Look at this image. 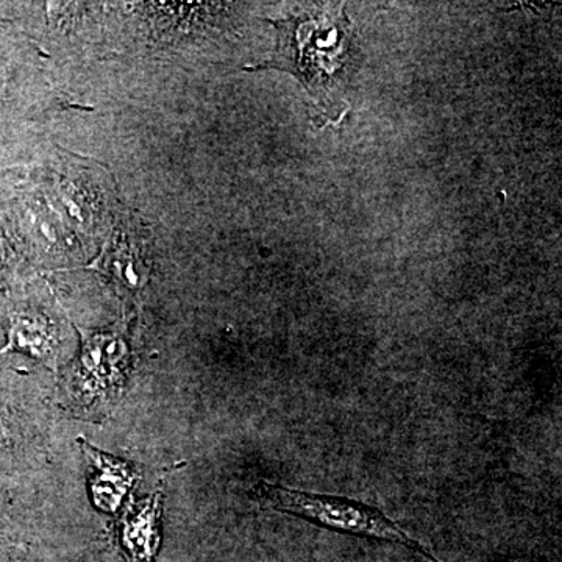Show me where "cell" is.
<instances>
[{
	"label": "cell",
	"instance_id": "277c9868",
	"mask_svg": "<svg viewBox=\"0 0 562 562\" xmlns=\"http://www.w3.org/2000/svg\"><path fill=\"white\" fill-rule=\"evenodd\" d=\"M55 347L57 333L49 319L36 313H16L11 316L3 351H20L46 360L54 355Z\"/></svg>",
	"mask_w": 562,
	"mask_h": 562
},
{
	"label": "cell",
	"instance_id": "9c48e42d",
	"mask_svg": "<svg viewBox=\"0 0 562 562\" xmlns=\"http://www.w3.org/2000/svg\"><path fill=\"white\" fill-rule=\"evenodd\" d=\"M0 265H2V247H0Z\"/></svg>",
	"mask_w": 562,
	"mask_h": 562
},
{
	"label": "cell",
	"instance_id": "6da1fadb",
	"mask_svg": "<svg viewBox=\"0 0 562 562\" xmlns=\"http://www.w3.org/2000/svg\"><path fill=\"white\" fill-rule=\"evenodd\" d=\"M277 47L258 69L288 70L308 91L310 114L317 127L341 120L347 103L341 99L344 68L353 38L347 11H314L301 16L271 20Z\"/></svg>",
	"mask_w": 562,
	"mask_h": 562
},
{
	"label": "cell",
	"instance_id": "5b68a950",
	"mask_svg": "<svg viewBox=\"0 0 562 562\" xmlns=\"http://www.w3.org/2000/svg\"><path fill=\"white\" fill-rule=\"evenodd\" d=\"M90 457L98 469V475L92 483L95 503L102 506L105 512H113L120 505L122 497L132 484V473L125 465L117 461L110 460L109 457H102L101 453L90 449Z\"/></svg>",
	"mask_w": 562,
	"mask_h": 562
},
{
	"label": "cell",
	"instance_id": "8992f818",
	"mask_svg": "<svg viewBox=\"0 0 562 562\" xmlns=\"http://www.w3.org/2000/svg\"><path fill=\"white\" fill-rule=\"evenodd\" d=\"M109 272L131 290H139L149 276L138 249L128 246L127 243L114 246L113 254L110 255Z\"/></svg>",
	"mask_w": 562,
	"mask_h": 562
},
{
	"label": "cell",
	"instance_id": "52a82bcc",
	"mask_svg": "<svg viewBox=\"0 0 562 562\" xmlns=\"http://www.w3.org/2000/svg\"><path fill=\"white\" fill-rule=\"evenodd\" d=\"M158 502L147 503L138 513V516L128 520L125 528V541L133 550L150 553L151 539L155 536V522H157Z\"/></svg>",
	"mask_w": 562,
	"mask_h": 562
},
{
	"label": "cell",
	"instance_id": "ba28073f",
	"mask_svg": "<svg viewBox=\"0 0 562 562\" xmlns=\"http://www.w3.org/2000/svg\"><path fill=\"white\" fill-rule=\"evenodd\" d=\"M7 441H9V430H7V424L0 416V449L5 446Z\"/></svg>",
	"mask_w": 562,
	"mask_h": 562
},
{
	"label": "cell",
	"instance_id": "3957f363",
	"mask_svg": "<svg viewBox=\"0 0 562 562\" xmlns=\"http://www.w3.org/2000/svg\"><path fill=\"white\" fill-rule=\"evenodd\" d=\"M127 360V346L116 335L88 336L81 353L80 372L77 373L81 392L88 398L102 397L114 390L121 380Z\"/></svg>",
	"mask_w": 562,
	"mask_h": 562
},
{
	"label": "cell",
	"instance_id": "7a4b0ae2",
	"mask_svg": "<svg viewBox=\"0 0 562 562\" xmlns=\"http://www.w3.org/2000/svg\"><path fill=\"white\" fill-rule=\"evenodd\" d=\"M250 495L262 509L301 517L306 522L341 535L398 543L414 553L422 554L428 562H441L420 542L409 538L394 520L375 506L338 495L290 490L268 482L255 484Z\"/></svg>",
	"mask_w": 562,
	"mask_h": 562
}]
</instances>
